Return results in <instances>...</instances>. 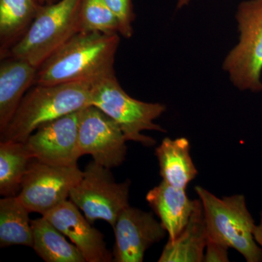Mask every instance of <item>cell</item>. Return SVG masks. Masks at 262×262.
Returning a JSON list of instances; mask_svg holds the SVG:
<instances>
[{
  "label": "cell",
  "instance_id": "10",
  "mask_svg": "<svg viewBox=\"0 0 262 262\" xmlns=\"http://www.w3.org/2000/svg\"><path fill=\"white\" fill-rule=\"evenodd\" d=\"M79 111L38 127L26 141L32 159L59 166H77L81 155L78 145Z\"/></svg>",
  "mask_w": 262,
  "mask_h": 262
},
{
  "label": "cell",
  "instance_id": "4",
  "mask_svg": "<svg viewBox=\"0 0 262 262\" xmlns=\"http://www.w3.org/2000/svg\"><path fill=\"white\" fill-rule=\"evenodd\" d=\"M203 209L208 239L234 248L248 262L262 261V250L253 237L254 220L248 211L242 194L222 199L204 188L196 187Z\"/></svg>",
  "mask_w": 262,
  "mask_h": 262
},
{
  "label": "cell",
  "instance_id": "19",
  "mask_svg": "<svg viewBox=\"0 0 262 262\" xmlns=\"http://www.w3.org/2000/svg\"><path fill=\"white\" fill-rule=\"evenodd\" d=\"M30 212L18 196L0 200V247L20 245L33 246Z\"/></svg>",
  "mask_w": 262,
  "mask_h": 262
},
{
  "label": "cell",
  "instance_id": "20",
  "mask_svg": "<svg viewBox=\"0 0 262 262\" xmlns=\"http://www.w3.org/2000/svg\"><path fill=\"white\" fill-rule=\"evenodd\" d=\"M32 158L25 143L0 141V194L17 196Z\"/></svg>",
  "mask_w": 262,
  "mask_h": 262
},
{
  "label": "cell",
  "instance_id": "22",
  "mask_svg": "<svg viewBox=\"0 0 262 262\" xmlns=\"http://www.w3.org/2000/svg\"><path fill=\"white\" fill-rule=\"evenodd\" d=\"M104 2L118 20L119 34L125 38L132 37L134 32L132 24L134 20L132 0H104Z\"/></svg>",
  "mask_w": 262,
  "mask_h": 262
},
{
  "label": "cell",
  "instance_id": "3",
  "mask_svg": "<svg viewBox=\"0 0 262 262\" xmlns=\"http://www.w3.org/2000/svg\"><path fill=\"white\" fill-rule=\"evenodd\" d=\"M80 0H60L41 5L23 37L5 56L21 58L39 67L70 38L80 32Z\"/></svg>",
  "mask_w": 262,
  "mask_h": 262
},
{
  "label": "cell",
  "instance_id": "13",
  "mask_svg": "<svg viewBox=\"0 0 262 262\" xmlns=\"http://www.w3.org/2000/svg\"><path fill=\"white\" fill-rule=\"evenodd\" d=\"M37 67L21 58H2L0 63V133L6 128L19 105L34 84Z\"/></svg>",
  "mask_w": 262,
  "mask_h": 262
},
{
  "label": "cell",
  "instance_id": "21",
  "mask_svg": "<svg viewBox=\"0 0 262 262\" xmlns=\"http://www.w3.org/2000/svg\"><path fill=\"white\" fill-rule=\"evenodd\" d=\"M80 32L119 34L120 24L104 0H80L79 7Z\"/></svg>",
  "mask_w": 262,
  "mask_h": 262
},
{
  "label": "cell",
  "instance_id": "1",
  "mask_svg": "<svg viewBox=\"0 0 262 262\" xmlns=\"http://www.w3.org/2000/svg\"><path fill=\"white\" fill-rule=\"evenodd\" d=\"M119 34L80 32L37 68L34 85L96 82L115 75Z\"/></svg>",
  "mask_w": 262,
  "mask_h": 262
},
{
  "label": "cell",
  "instance_id": "26",
  "mask_svg": "<svg viewBox=\"0 0 262 262\" xmlns=\"http://www.w3.org/2000/svg\"><path fill=\"white\" fill-rule=\"evenodd\" d=\"M190 0H178V4H177V8H182V7L185 6L189 4Z\"/></svg>",
  "mask_w": 262,
  "mask_h": 262
},
{
  "label": "cell",
  "instance_id": "9",
  "mask_svg": "<svg viewBox=\"0 0 262 262\" xmlns=\"http://www.w3.org/2000/svg\"><path fill=\"white\" fill-rule=\"evenodd\" d=\"M127 139L116 122L96 106L79 111L78 145L81 156L90 155L105 168L120 166L127 154Z\"/></svg>",
  "mask_w": 262,
  "mask_h": 262
},
{
  "label": "cell",
  "instance_id": "15",
  "mask_svg": "<svg viewBox=\"0 0 262 262\" xmlns=\"http://www.w3.org/2000/svg\"><path fill=\"white\" fill-rule=\"evenodd\" d=\"M207 241L204 209L201 200H196L187 225L173 241H168L158 261H204Z\"/></svg>",
  "mask_w": 262,
  "mask_h": 262
},
{
  "label": "cell",
  "instance_id": "5",
  "mask_svg": "<svg viewBox=\"0 0 262 262\" xmlns=\"http://www.w3.org/2000/svg\"><path fill=\"white\" fill-rule=\"evenodd\" d=\"M91 105L100 108L113 119L121 128L127 141L151 146L155 145L156 141L143 135L142 131L166 132L154 122L165 111V105L143 102L130 97L120 86L115 74L93 82Z\"/></svg>",
  "mask_w": 262,
  "mask_h": 262
},
{
  "label": "cell",
  "instance_id": "12",
  "mask_svg": "<svg viewBox=\"0 0 262 262\" xmlns=\"http://www.w3.org/2000/svg\"><path fill=\"white\" fill-rule=\"evenodd\" d=\"M42 216L70 238L86 261H113V253L106 248L103 234L93 227L72 201L63 202Z\"/></svg>",
  "mask_w": 262,
  "mask_h": 262
},
{
  "label": "cell",
  "instance_id": "18",
  "mask_svg": "<svg viewBox=\"0 0 262 262\" xmlns=\"http://www.w3.org/2000/svg\"><path fill=\"white\" fill-rule=\"evenodd\" d=\"M40 6L36 0H0L1 58L23 37Z\"/></svg>",
  "mask_w": 262,
  "mask_h": 262
},
{
  "label": "cell",
  "instance_id": "6",
  "mask_svg": "<svg viewBox=\"0 0 262 262\" xmlns=\"http://www.w3.org/2000/svg\"><path fill=\"white\" fill-rule=\"evenodd\" d=\"M238 44L224 62L232 83L241 91H262V0H248L239 5Z\"/></svg>",
  "mask_w": 262,
  "mask_h": 262
},
{
  "label": "cell",
  "instance_id": "16",
  "mask_svg": "<svg viewBox=\"0 0 262 262\" xmlns=\"http://www.w3.org/2000/svg\"><path fill=\"white\" fill-rule=\"evenodd\" d=\"M190 145L186 138H165L155 149L163 181L174 187L186 189L198 175V170L189 153Z\"/></svg>",
  "mask_w": 262,
  "mask_h": 262
},
{
  "label": "cell",
  "instance_id": "2",
  "mask_svg": "<svg viewBox=\"0 0 262 262\" xmlns=\"http://www.w3.org/2000/svg\"><path fill=\"white\" fill-rule=\"evenodd\" d=\"M92 83L75 82L40 85L29 90L6 128L1 141L25 143L44 124L91 106Z\"/></svg>",
  "mask_w": 262,
  "mask_h": 262
},
{
  "label": "cell",
  "instance_id": "14",
  "mask_svg": "<svg viewBox=\"0 0 262 262\" xmlns=\"http://www.w3.org/2000/svg\"><path fill=\"white\" fill-rule=\"evenodd\" d=\"M146 199L159 217L168 241H173L187 225L195 201L189 199L186 189L174 187L164 181L149 191Z\"/></svg>",
  "mask_w": 262,
  "mask_h": 262
},
{
  "label": "cell",
  "instance_id": "17",
  "mask_svg": "<svg viewBox=\"0 0 262 262\" xmlns=\"http://www.w3.org/2000/svg\"><path fill=\"white\" fill-rule=\"evenodd\" d=\"M33 246L36 253L46 262H85L80 250L65 239L56 227L44 216L31 221Z\"/></svg>",
  "mask_w": 262,
  "mask_h": 262
},
{
  "label": "cell",
  "instance_id": "25",
  "mask_svg": "<svg viewBox=\"0 0 262 262\" xmlns=\"http://www.w3.org/2000/svg\"><path fill=\"white\" fill-rule=\"evenodd\" d=\"M36 1H37L39 5H46L56 3V2H58V0H36Z\"/></svg>",
  "mask_w": 262,
  "mask_h": 262
},
{
  "label": "cell",
  "instance_id": "7",
  "mask_svg": "<svg viewBox=\"0 0 262 262\" xmlns=\"http://www.w3.org/2000/svg\"><path fill=\"white\" fill-rule=\"evenodd\" d=\"M130 185L129 180L116 182L110 168L90 162L71 190L70 199L92 225L104 220L114 227L122 210L129 206Z\"/></svg>",
  "mask_w": 262,
  "mask_h": 262
},
{
  "label": "cell",
  "instance_id": "24",
  "mask_svg": "<svg viewBox=\"0 0 262 262\" xmlns=\"http://www.w3.org/2000/svg\"><path fill=\"white\" fill-rule=\"evenodd\" d=\"M253 237L255 241L262 248V211L261 213V220L258 225H256L253 230Z\"/></svg>",
  "mask_w": 262,
  "mask_h": 262
},
{
  "label": "cell",
  "instance_id": "11",
  "mask_svg": "<svg viewBox=\"0 0 262 262\" xmlns=\"http://www.w3.org/2000/svg\"><path fill=\"white\" fill-rule=\"evenodd\" d=\"M113 229V261L116 262H142L146 250L167 232L152 213L130 206L122 210Z\"/></svg>",
  "mask_w": 262,
  "mask_h": 262
},
{
  "label": "cell",
  "instance_id": "23",
  "mask_svg": "<svg viewBox=\"0 0 262 262\" xmlns=\"http://www.w3.org/2000/svg\"><path fill=\"white\" fill-rule=\"evenodd\" d=\"M206 249V253L204 256V261H229V248L225 245L220 244L216 241H211V239H208Z\"/></svg>",
  "mask_w": 262,
  "mask_h": 262
},
{
  "label": "cell",
  "instance_id": "8",
  "mask_svg": "<svg viewBox=\"0 0 262 262\" xmlns=\"http://www.w3.org/2000/svg\"><path fill=\"white\" fill-rule=\"evenodd\" d=\"M83 176L78 166H59L32 159L18 198L30 213L45 215L70 198Z\"/></svg>",
  "mask_w": 262,
  "mask_h": 262
}]
</instances>
